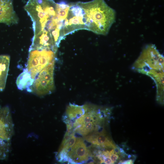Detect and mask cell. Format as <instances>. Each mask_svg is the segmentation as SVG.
<instances>
[{"label": "cell", "instance_id": "1", "mask_svg": "<svg viewBox=\"0 0 164 164\" xmlns=\"http://www.w3.org/2000/svg\"><path fill=\"white\" fill-rule=\"evenodd\" d=\"M24 8L32 22L34 36L30 48H57L64 38V23L59 17L54 0H28Z\"/></svg>", "mask_w": 164, "mask_h": 164}, {"label": "cell", "instance_id": "2", "mask_svg": "<svg viewBox=\"0 0 164 164\" xmlns=\"http://www.w3.org/2000/svg\"><path fill=\"white\" fill-rule=\"evenodd\" d=\"M78 2L81 8V23L83 29L97 34L107 35L115 22V10L104 0Z\"/></svg>", "mask_w": 164, "mask_h": 164}, {"label": "cell", "instance_id": "3", "mask_svg": "<svg viewBox=\"0 0 164 164\" xmlns=\"http://www.w3.org/2000/svg\"><path fill=\"white\" fill-rule=\"evenodd\" d=\"M164 57L155 46H146L134 63L136 71L150 77L157 87V97L164 96Z\"/></svg>", "mask_w": 164, "mask_h": 164}, {"label": "cell", "instance_id": "4", "mask_svg": "<svg viewBox=\"0 0 164 164\" xmlns=\"http://www.w3.org/2000/svg\"><path fill=\"white\" fill-rule=\"evenodd\" d=\"M26 68L34 79L40 72L54 60L55 52L47 49L29 50Z\"/></svg>", "mask_w": 164, "mask_h": 164}, {"label": "cell", "instance_id": "5", "mask_svg": "<svg viewBox=\"0 0 164 164\" xmlns=\"http://www.w3.org/2000/svg\"><path fill=\"white\" fill-rule=\"evenodd\" d=\"M54 60L49 64L38 73L32 85L27 91L39 96L50 94L54 88L53 79Z\"/></svg>", "mask_w": 164, "mask_h": 164}, {"label": "cell", "instance_id": "6", "mask_svg": "<svg viewBox=\"0 0 164 164\" xmlns=\"http://www.w3.org/2000/svg\"><path fill=\"white\" fill-rule=\"evenodd\" d=\"M91 155L84 139L77 138L74 144L67 153L66 161L73 163L84 162L89 159Z\"/></svg>", "mask_w": 164, "mask_h": 164}, {"label": "cell", "instance_id": "7", "mask_svg": "<svg viewBox=\"0 0 164 164\" xmlns=\"http://www.w3.org/2000/svg\"><path fill=\"white\" fill-rule=\"evenodd\" d=\"M14 134V126L11 112L7 106L0 108V138L11 141Z\"/></svg>", "mask_w": 164, "mask_h": 164}, {"label": "cell", "instance_id": "8", "mask_svg": "<svg viewBox=\"0 0 164 164\" xmlns=\"http://www.w3.org/2000/svg\"><path fill=\"white\" fill-rule=\"evenodd\" d=\"M18 21L13 8V0H0V23L10 25L17 23Z\"/></svg>", "mask_w": 164, "mask_h": 164}, {"label": "cell", "instance_id": "9", "mask_svg": "<svg viewBox=\"0 0 164 164\" xmlns=\"http://www.w3.org/2000/svg\"><path fill=\"white\" fill-rule=\"evenodd\" d=\"M84 138L94 145L104 148L114 149L117 147L104 130L91 133L84 136Z\"/></svg>", "mask_w": 164, "mask_h": 164}, {"label": "cell", "instance_id": "10", "mask_svg": "<svg viewBox=\"0 0 164 164\" xmlns=\"http://www.w3.org/2000/svg\"><path fill=\"white\" fill-rule=\"evenodd\" d=\"M85 112L84 105L79 106L70 104L67 106L65 116L63 117V121L66 124L72 125L71 121H74L75 120L84 114Z\"/></svg>", "mask_w": 164, "mask_h": 164}, {"label": "cell", "instance_id": "11", "mask_svg": "<svg viewBox=\"0 0 164 164\" xmlns=\"http://www.w3.org/2000/svg\"><path fill=\"white\" fill-rule=\"evenodd\" d=\"M10 60L9 56L0 55V91H3L5 87Z\"/></svg>", "mask_w": 164, "mask_h": 164}, {"label": "cell", "instance_id": "12", "mask_svg": "<svg viewBox=\"0 0 164 164\" xmlns=\"http://www.w3.org/2000/svg\"><path fill=\"white\" fill-rule=\"evenodd\" d=\"M34 81L31 74L26 68L23 69V71L18 77L16 84L18 88L22 90L27 89L31 86Z\"/></svg>", "mask_w": 164, "mask_h": 164}, {"label": "cell", "instance_id": "13", "mask_svg": "<svg viewBox=\"0 0 164 164\" xmlns=\"http://www.w3.org/2000/svg\"><path fill=\"white\" fill-rule=\"evenodd\" d=\"M102 126L94 122L91 121L74 129V131L85 136L94 132L98 131Z\"/></svg>", "mask_w": 164, "mask_h": 164}, {"label": "cell", "instance_id": "14", "mask_svg": "<svg viewBox=\"0 0 164 164\" xmlns=\"http://www.w3.org/2000/svg\"><path fill=\"white\" fill-rule=\"evenodd\" d=\"M11 141L0 138V160H4L7 158L10 150Z\"/></svg>", "mask_w": 164, "mask_h": 164}, {"label": "cell", "instance_id": "15", "mask_svg": "<svg viewBox=\"0 0 164 164\" xmlns=\"http://www.w3.org/2000/svg\"><path fill=\"white\" fill-rule=\"evenodd\" d=\"M133 160L132 159L128 160L123 161H121L119 162V164H133Z\"/></svg>", "mask_w": 164, "mask_h": 164}]
</instances>
